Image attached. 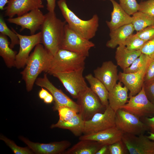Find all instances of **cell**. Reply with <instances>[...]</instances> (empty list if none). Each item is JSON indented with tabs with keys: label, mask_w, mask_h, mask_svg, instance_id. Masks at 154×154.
<instances>
[{
	"label": "cell",
	"mask_w": 154,
	"mask_h": 154,
	"mask_svg": "<svg viewBox=\"0 0 154 154\" xmlns=\"http://www.w3.org/2000/svg\"><path fill=\"white\" fill-rule=\"evenodd\" d=\"M19 40L20 48L17 53L15 67L17 69L23 68L29 56V54L34 47L38 44L41 43V33H38L30 35H21L14 30Z\"/></svg>",
	"instance_id": "13"
},
{
	"label": "cell",
	"mask_w": 154,
	"mask_h": 154,
	"mask_svg": "<svg viewBox=\"0 0 154 154\" xmlns=\"http://www.w3.org/2000/svg\"><path fill=\"white\" fill-rule=\"evenodd\" d=\"M64 151V154H96L104 145L89 140H81Z\"/></svg>",
	"instance_id": "24"
},
{
	"label": "cell",
	"mask_w": 154,
	"mask_h": 154,
	"mask_svg": "<svg viewBox=\"0 0 154 154\" xmlns=\"http://www.w3.org/2000/svg\"><path fill=\"white\" fill-rule=\"evenodd\" d=\"M85 121L78 113L69 120L63 121L59 120L58 122L50 126L51 128H58L68 129L76 136H80L83 133Z\"/></svg>",
	"instance_id": "25"
},
{
	"label": "cell",
	"mask_w": 154,
	"mask_h": 154,
	"mask_svg": "<svg viewBox=\"0 0 154 154\" xmlns=\"http://www.w3.org/2000/svg\"><path fill=\"white\" fill-rule=\"evenodd\" d=\"M54 100L53 96L51 93H50L46 98L43 100L44 102L47 104L52 103Z\"/></svg>",
	"instance_id": "45"
},
{
	"label": "cell",
	"mask_w": 154,
	"mask_h": 154,
	"mask_svg": "<svg viewBox=\"0 0 154 154\" xmlns=\"http://www.w3.org/2000/svg\"><path fill=\"white\" fill-rule=\"evenodd\" d=\"M119 5L130 15L138 11L139 5L136 0H119Z\"/></svg>",
	"instance_id": "33"
},
{
	"label": "cell",
	"mask_w": 154,
	"mask_h": 154,
	"mask_svg": "<svg viewBox=\"0 0 154 154\" xmlns=\"http://www.w3.org/2000/svg\"><path fill=\"white\" fill-rule=\"evenodd\" d=\"M145 94L149 100L154 104V80L144 84Z\"/></svg>",
	"instance_id": "40"
},
{
	"label": "cell",
	"mask_w": 154,
	"mask_h": 154,
	"mask_svg": "<svg viewBox=\"0 0 154 154\" xmlns=\"http://www.w3.org/2000/svg\"><path fill=\"white\" fill-rule=\"evenodd\" d=\"M151 59L146 55L141 53L131 65L123 72L125 73H133L147 68Z\"/></svg>",
	"instance_id": "29"
},
{
	"label": "cell",
	"mask_w": 154,
	"mask_h": 154,
	"mask_svg": "<svg viewBox=\"0 0 154 154\" xmlns=\"http://www.w3.org/2000/svg\"><path fill=\"white\" fill-rule=\"evenodd\" d=\"M85 78L90 88L99 98L103 105L105 107L108 106L109 91L105 86L91 74L86 75Z\"/></svg>",
	"instance_id": "26"
},
{
	"label": "cell",
	"mask_w": 154,
	"mask_h": 154,
	"mask_svg": "<svg viewBox=\"0 0 154 154\" xmlns=\"http://www.w3.org/2000/svg\"><path fill=\"white\" fill-rule=\"evenodd\" d=\"M0 139L3 141L11 149L15 154H32L34 153L28 147H21L17 145L13 141L2 135H1Z\"/></svg>",
	"instance_id": "32"
},
{
	"label": "cell",
	"mask_w": 154,
	"mask_h": 154,
	"mask_svg": "<svg viewBox=\"0 0 154 154\" xmlns=\"http://www.w3.org/2000/svg\"><path fill=\"white\" fill-rule=\"evenodd\" d=\"M112 3L113 9L111 13L110 21L106 22L110 31L119 27L131 23L132 18L126 13L115 0H109Z\"/></svg>",
	"instance_id": "20"
},
{
	"label": "cell",
	"mask_w": 154,
	"mask_h": 154,
	"mask_svg": "<svg viewBox=\"0 0 154 154\" xmlns=\"http://www.w3.org/2000/svg\"><path fill=\"white\" fill-rule=\"evenodd\" d=\"M53 56L40 43L37 45L30 55L24 69L21 72L28 92L33 89L39 75L46 73Z\"/></svg>",
	"instance_id": "1"
},
{
	"label": "cell",
	"mask_w": 154,
	"mask_h": 154,
	"mask_svg": "<svg viewBox=\"0 0 154 154\" xmlns=\"http://www.w3.org/2000/svg\"><path fill=\"white\" fill-rule=\"evenodd\" d=\"M50 94L47 90L42 87L38 93L39 98L42 100L46 98Z\"/></svg>",
	"instance_id": "43"
},
{
	"label": "cell",
	"mask_w": 154,
	"mask_h": 154,
	"mask_svg": "<svg viewBox=\"0 0 154 154\" xmlns=\"http://www.w3.org/2000/svg\"><path fill=\"white\" fill-rule=\"evenodd\" d=\"M95 45L93 42L78 34L66 24L60 49L74 52L87 57L89 55L90 49Z\"/></svg>",
	"instance_id": "6"
},
{
	"label": "cell",
	"mask_w": 154,
	"mask_h": 154,
	"mask_svg": "<svg viewBox=\"0 0 154 154\" xmlns=\"http://www.w3.org/2000/svg\"><path fill=\"white\" fill-rule=\"evenodd\" d=\"M147 68L135 72H119V73L118 80L129 91V97L135 95L141 90L144 84V76Z\"/></svg>",
	"instance_id": "18"
},
{
	"label": "cell",
	"mask_w": 154,
	"mask_h": 154,
	"mask_svg": "<svg viewBox=\"0 0 154 154\" xmlns=\"http://www.w3.org/2000/svg\"><path fill=\"white\" fill-rule=\"evenodd\" d=\"M57 3L65 21L72 30L89 40L94 37L99 25V19L97 14L88 20H84L70 9L66 0H59Z\"/></svg>",
	"instance_id": "3"
},
{
	"label": "cell",
	"mask_w": 154,
	"mask_h": 154,
	"mask_svg": "<svg viewBox=\"0 0 154 154\" xmlns=\"http://www.w3.org/2000/svg\"><path fill=\"white\" fill-rule=\"evenodd\" d=\"M84 69L57 73L52 75L59 80L73 98L77 99L80 93L88 87L83 76Z\"/></svg>",
	"instance_id": "7"
},
{
	"label": "cell",
	"mask_w": 154,
	"mask_h": 154,
	"mask_svg": "<svg viewBox=\"0 0 154 154\" xmlns=\"http://www.w3.org/2000/svg\"><path fill=\"white\" fill-rule=\"evenodd\" d=\"M132 17L131 23L135 30L137 32L154 24V17L140 11L135 13Z\"/></svg>",
	"instance_id": "28"
},
{
	"label": "cell",
	"mask_w": 154,
	"mask_h": 154,
	"mask_svg": "<svg viewBox=\"0 0 154 154\" xmlns=\"http://www.w3.org/2000/svg\"></svg>",
	"instance_id": "48"
},
{
	"label": "cell",
	"mask_w": 154,
	"mask_h": 154,
	"mask_svg": "<svg viewBox=\"0 0 154 154\" xmlns=\"http://www.w3.org/2000/svg\"><path fill=\"white\" fill-rule=\"evenodd\" d=\"M110 154H127L129 152L122 139L108 145Z\"/></svg>",
	"instance_id": "35"
},
{
	"label": "cell",
	"mask_w": 154,
	"mask_h": 154,
	"mask_svg": "<svg viewBox=\"0 0 154 154\" xmlns=\"http://www.w3.org/2000/svg\"><path fill=\"white\" fill-rule=\"evenodd\" d=\"M135 34L141 38L147 41L154 38V24L137 32Z\"/></svg>",
	"instance_id": "37"
},
{
	"label": "cell",
	"mask_w": 154,
	"mask_h": 154,
	"mask_svg": "<svg viewBox=\"0 0 154 154\" xmlns=\"http://www.w3.org/2000/svg\"><path fill=\"white\" fill-rule=\"evenodd\" d=\"M46 9L48 12H54L56 7V0H46Z\"/></svg>",
	"instance_id": "42"
},
{
	"label": "cell",
	"mask_w": 154,
	"mask_h": 154,
	"mask_svg": "<svg viewBox=\"0 0 154 154\" xmlns=\"http://www.w3.org/2000/svg\"><path fill=\"white\" fill-rule=\"evenodd\" d=\"M115 112L109 105L103 113L98 112L85 121L84 134L97 132L115 126Z\"/></svg>",
	"instance_id": "10"
},
{
	"label": "cell",
	"mask_w": 154,
	"mask_h": 154,
	"mask_svg": "<svg viewBox=\"0 0 154 154\" xmlns=\"http://www.w3.org/2000/svg\"><path fill=\"white\" fill-rule=\"evenodd\" d=\"M143 119V122L146 125L150 132L154 133V116L152 117H145Z\"/></svg>",
	"instance_id": "41"
},
{
	"label": "cell",
	"mask_w": 154,
	"mask_h": 154,
	"mask_svg": "<svg viewBox=\"0 0 154 154\" xmlns=\"http://www.w3.org/2000/svg\"><path fill=\"white\" fill-rule=\"evenodd\" d=\"M139 11L154 17V0L141 1L139 3Z\"/></svg>",
	"instance_id": "36"
},
{
	"label": "cell",
	"mask_w": 154,
	"mask_h": 154,
	"mask_svg": "<svg viewBox=\"0 0 154 154\" xmlns=\"http://www.w3.org/2000/svg\"><path fill=\"white\" fill-rule=\"evenodd\" d=\"M8 2V0H0V9L1 10L5 9L4 7Z\"/></svg>",
	"instance_id": "46"
},
{
	"label": "cell",
	"mask_w": 154,
	"mask_h": 154,
	"mask_svg": "<svg viewBox=\"0 0 154 154\" xmlns=\"http://www.w3.org/2000/svg\"><path fill=\"white\" fill-rule=\"evenodd\" d=\"M86 58L78 53L60 49L53 56L46 73L53 75L84 68Z\"/></svg>",
	"instance_id": "4"
},
{
	"label": "cell",
	"mask_w": 154,
	"mask_h": 154,
	"mask_svg": "<svg viewBox=\"0 0 154 154\" xmlns=\"http://www.w3.org/2000/svg\"><path fill=\"white\" fill-rule=\"evenodd\" d=\"M11 30L7 26L2 15L0 17V33L8 36L11 40L10 47L13 48L16 45L19 44V38L14 29Z\"/></svg>",
	"instance_id": "30"
},
{
	"label": "cell",
	"mask_w": 154,
	"mask_h": 154,
	"mask_svg": "<svg viewBox=\"0 0 154 154\" xmlns=\"http://www.w3.org/2000/svg\"><path fill=\"white\" fill-rule=\"evenodd\" d=\"M45 15L44 20L40 28L41 43L53 56L60 49L66 22L58 18L55 12H48Z\"/></svg>",
	"instance_id": "2"
},
{
	"label": "cell",
	"mask_w": 154,
	"mask_h": 154,
	"mask_svg": "<svg viewBox=\"0 0 154 154\" xmlns=\"http://www.w3.org/2000/svg\"><path fill=\"white\" fill-rule=\"evenodd\" d=\"M147 41L143 40L135 34L130 35L126 40L125 45L127 48L132 51L141 50Z\"/></svg>",
	"instance_id": "31"
},
{
	"label": "cell",
	"mask_w": 154,
	"mask_h": 154,
	"mask_svg": "<svg viewBox=\"0 0 154 154\" xmlns=\"http://www.w3.org/2000/svg\"><path fill=\"white\" fill-rule=\"evenodd\" d=\"M122 141L130 154H154V141L144 134L123 133Z\"/></svg>",
	"instance_id": "11"
},
{
	"label": "cell",
	"mask_w": 154,
	"mask_h": 154,
	"mask_svg": "<svg viewBox=\"0 0 154 154\" xmlns=\"http://www.w3.org/2000/svg\"><path fill=\"white\" fill-rule=\"evenodd\" d=\"M154 80V59H151L146 70L144 77V84Z\"/></svg>",
	"instance_id": "39"
},
{
	"label": "cell",
	"mask_w": 154,
	"mask_h": 154,
	"mask_svg": "<svg viewBox=\"0 0 154 154\" xmlns=\"http://www.w3.org/2000/svg\"><path fill=\"white\" fill-rule=\"evenodd\" d=\"M19 138L37 154H63L71 145L70 142L67 140L43 143L33 142L22 136Z\"/></svg>",
	"instance_id": "15"
},
{
	"label": "cell",
	"mask_w": 154,
	"mask_h": 154,
	"mask_svg": "<svg viewBox=\"0 0 154 154\" xmlns=\"http://www.w3.org/2000/svg\"><path fill=\"white\" fill-rule=\"evenodd\" d=\"M123 134L115 126L97 132L81 135L79 139L93 140L109 145L121 140Z\"/></svg>",
	"instance_id": "19"
},
{
	"label": "cell",
	"mask_w": 154,
	"mask_h": 154,
	"mask_svg": "<svg viewBox=\"0 0 154 154\" xmlns=\"http://www.w3.org/2000/svg\"><path fill=\"white\" fill-rule=\"evenodd\" d=\"M45 17V15L40 9H37L16 17L9 18L7 21L9 23L20 26L21 31L28 29L31 35H33L40 28Z\"/></svg>",
	"instance_id": "14"
},
{
	"label": "cell",
	"mask_w": 154,
	"mask_h": 154,
	"mask_svg": "<svg viewBox=\"0 0 154 154\" xmlns=\"http://www.w3.org/2000/svg\"><path fill=\"white\" fill-rule=\"evenodd\" d=\"M149 135L147 136V137L150 140L154 141V133L148 132Z\"/></svg>",
	"instance_id": "47"
},
{
	"label": "cell",
	"mask_w": 154,
	"mask_h": 154,
	"mask_svg": "<svg viewBox=\"0 0 154 154\" xmlns=\"http://www.w3.org/2000/svg\"><path fill=\"white\" fill-rule=\"evenodd\" d=\"M77 99L79 107L78 113L84 121L90 119L95 114L106 107L88 87L80 93Z\"/></svg>",
	"instance_id": "8"
},
{
	"label": "cell",
	"mask_w": 154,
	"mask_h": 154,
	"mask_svg": "<svg viewBox=\"0 0 154 154\" xmlns=\"http://www.w3.org/2000/svg\"><path fill=\"white\" fill-rule=\"evenodd\" d=\"M141 54L140 50H128L125 45L118 46L115 52V58L117 64L124 71L129 67Z\"/></svg>",
	"instance_id": "23"
},
{
	"label": "cell",
	"mask_w": 154,
	"mask_h": 154,
	"mask_svg": "<svg viewBox=\"0 0 154 154\" xmlns=\"http://www.w3.org/2000/svg\"><path fill=\"white\" fill-rule=\"evenodd\" d=\"M135 31L132 23L124 25L110 31V39L106 43L108 48H114L117 46L125 45L126 41Z\"/></svg>",
	"instance_id": "22"
},
{
	"label": "cell",
	"mask_w": 154,
	"mask_h": 154,
	"mask_svg": "<svg viewBox=\"0 0 154 154\" xmlns=\"http://www.w3.org/2000/svg\"><path fill=\"white\" fill-rule=\"evenodd\" d=\"M115 123V126L123 133L138 135L149 130L139 117L122 108L116 112Z\"/></svg>",
	"instance_id": "5"
},
{
	"label": "cell",
	"mask_w": 154,
	"mask_h": 154,
	"mask_svg": "<svg viewBox=\"0 0 154 154\" xmlns=\"http://www.w3.org/2000/svg\"><path fill=\"white\" fill-rule=\"evenodd\" d=\"M127 103L121 108L138 117L142 118L154 116V104L147 98L144 84L141 91L134 96H129Z\"/></svg>",
	"instance_id": "9"
},
{
	"label": "cell",
	"mask_w": 154,
	"mask_h": 154,
	"mask_svg": "<svg viewBox=\"0 0 154 154\" xmlns=\"http://www.w3.org/2000/svg\"><path fill=\"white\" fill-rule=\"evenodd\" d=\"M108 145H103L97 152L96 154H110Z\"/></svg>",
	"instance_id": "44"
},
{
	"label": "cell",
	"mask_w": 154,
	"mask_h": 154,
	"mask_svg": "<svg viewBox=\"0 0 154 154\" xmlns=\"http://www.w3.org/2000/svg\"><path fill=\"white\" fill-rule=\"evenodd\" d=\"M140 51L151 59H154V38L147 41L144 44Z\"/></svg>",
	"instance_id": "38"
},
{
	"label": "cell",
	"mask_w": 154,
	"mask_h": 154,
	"mask_svg": "<svg viewBox=\"0 0 154 154\" xmlns=\"http://www.w3.org/2000/svg\"><path fill=\"white\" fill-rule=\"evenodd\" d=\"M10 43L7 36L0 33V56L3 58L7 67H15L17 51L10 46Z\"/></svg>",
	"instance_id": "27"
},
{
	"label": "cell",
	"mask_w": 154,
	"mask_h": 154,
	"mask_svg": "<svg viewBox=\"0 0 154 154\" xmlns=\"http://www.w3.org/2000/svg\"><path fill=\"white\" fill-rule=\"evenodd\" d=\"M128 91L126 87L123 86L119 82L109 92V104L115 112L127 103Z\"/></svg>",
	"instance_id": "21"
},
{
	"label": "cell",
	"mask_w": 154,
	"mask_h": 154,
	"mask_svg": "<svg viewBox=\"0 0 154 154\" xmlns=\"http://www.w3.org/2000/svg\"><path fill=\"white\" fill-rule=\"evenodd\" d=\"M94 76L105 86L109 92L118 80L117 66L110 60L104 62L102 65L94 71Z\"/></svg>",
	"instance_id": "16"
},
{
	"label": "cell",
	"mask_w": 154,
	"mask_h": 154,
	"mask_svg": "<svg viewBox=\"0 0 154 154\" xmlns=\"http://www.w3.org/2000/svg\"><path fill=\"white\" fill-rule=\"evenodd\" d=\"M42 0H9L5 8V15L9 18L21 16L33 9L43 8Z\"/></svg>",
	"instance_id": "17"
},
{
	"label": "cell",
	"mask_w": 154,
	"mask_h": 154,
	"mask_svg": "<svg viewBox=\"0 0 154 154\" xmlns=\"http://www.w3.org/2000/svg\"><path fill=\"white\" fill-rule=\"evenodd\" d=\"M35 84L46 89L52 95L55 102L53 107L54 110H57L59 107L65 106L72 108L79 113V107L77 103L54 86L48 78L46 74H44L42 77L37 78Z\"/></svg>",
	"instance_id": "12"
},
{
	"label": "cell",
	"mask_w": 154,
	"mask_h": 154,
	"mask_svg": "<svg viewBox=\"0 0 154 154\" xmlns=\"http://www.w3.org/2000/svg\"><path fill=\"white\" fill-rule=\"evenodd\" d=\"M57 110L58 112L59 120L63 121L69 120L78 113L72 108L65 106L59 107Z\"/></svg>",
	"instance_id": "34"
}]
</instances>
